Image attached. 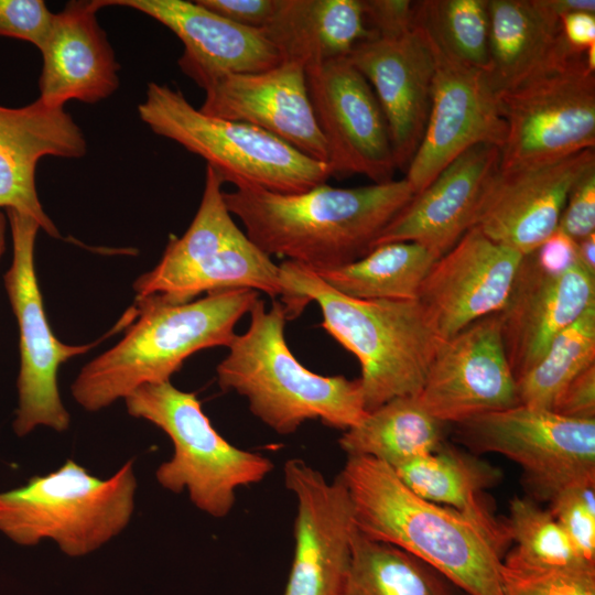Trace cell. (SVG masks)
Listing matches in <instances>:
<instances>
[{
	"label": "cell",
	"mask_w": 595,
	"mask_h": 595,
	"mask_svg": "<svg viewBox=\"0 0 595 595\" xmlns=\"http://www.w3.org/2000/svg\"><path fill=\"white\" fill-rule=\"evenodd\" d=\"M506 122L499 169L556 161L595 147V71L564 40L553 55L497 94Z\"/></svg>",
	"instance_id": "obj_9"
},
{
	"label": "cell",
	"mask_w": 595,
	"mask_h": 595,
	"mask_svg": "<svg viewBox=\"0 0 595 595\" xmlns=\"http://www.w3.org/2000/svg\"><path fill=\"white\" fill-rule=\"evenodd\" d=\"M550 502V512L575 549L595 565V482L569 486Z\"/></svg>",
	"instance_id": "obj_35"
},
{
	"label": "cell",
	"mask_w": 595,
	"mask_h": 595,
	"mask_svg": "<svg viewBox=\"0 0 595 595\" xmlns=\"http://www.w3.org/2000/svg\"><path fill=\"white\" fill-rule=\"evenodd\" d=\"M548 273H561L577 263V242L559 228L532 252Z\"/></svg>",
	"instance_id": "obj_42"
},
{
	"label": "cell",
	"mask_w": 595,
	"mask_h": 595,
	"mask_svg": "<svg viewBox=\"0 0 595 595\" xmlns=\"http://www.w3.org/2000/svg\"><path fill=\"white\" fill-rule=\"evenodd\" d=\"M99 0L71 1L54 13L48 36L40 50L43 66L39 98L53 107L76 99L95 104L119 87V64L96 12Z\"/></svg>",
	"instance_id": "obj_24"
},
{
	"label": "cell",
	"mask_w": 595,
	"mask_h": 595,
	"mask_svg": "<svg viewBox=\"0 0 595 595\" xmlns=\"http://www.w3.org/2000/svg\"><path fill=\"white\" fill-rule=\"evenodd\" d=\"M86 152V138L64 107L40 98L19 108L0 105V208L23 213L47 235L61 238L40 202L36 165L43 156L76 159Z\"/></svg>",
	"instance_id": "obj_23"
},
{
	"label": "cell",
	"mask_w": 595,
	"mask_h": 595,
	"mask_svg": "<svg viewBox=\"0 0 595 595\" xmlns=\"http://www.w3.org/2000/svg\"><path fill=\"white\" fill-rule=\"evenodd\" d=\"M510 540L516 547L502 564L527 571H595L586 562L552 516L529 498L510 501L505 521Z\"/></svg>",
	"instance_id": "obj_32"
},
{
	"label": "cell",
	"mask_w": 595,
	"mask_h": 595,
	"mask_svg": "<svg viewBox=\"0 0 595 595\" xmlns=\"http://www.w3.org/2000/svg\"><path fill=\"white\" fill-rule=\"evenodd\" d=\"M430 40L435 60L432 104L404 177L414 194L467 149L479 143L500 149L506 138L497 93L486 73L458 62Z\"/></svg>",
	"instance_id": "obj_13"
},
{
	"label": "cell",
	"mask_w": 595,
	"mask_h": 595,
	"mask_svg": "<svg viewBox=\"0 0 595 595\" xmlns=\"http://www.w3.org/2000/svg\"><path fill=\"white\" fill-rule=\"evenodd\" d=\"M488 80L498 94L545 63L563 41L561 20L540 0H488Z\"/></svg>",
	"instance_id": "obj_28"
},
{
	"label": "cell",
	"mask_w": 595,
	"mask_h": 595,
	"mask_svg": "<svg viewBox=\"0 0 595 595\" xmlns=\"http://www.w3.org/2000/svg\"><path fill=\"white\" fill-rule=\"evenodd\" d=\"M249 314V328L235 336L216 368L223 391L245 397L251 413L283 435L309 420L346 431L365 418L359 379L314 374L293 356L284 338L282 303L274 301L267 311L258 299Z\"/></svg>",
	"instance_id": "obj_5"
},
{
	"label": "cell",
	"mask_w": 595,
	"mask_h": 595,
	"mask_svg": "<svg viewBox=\"0 0 595 595\" xmlns=\"http://www.w3.org/2000/svg\"><path fill=\"white\" fill-rule=\"evenodd\" d=\"M123 400L130 415L151 422L173 444L172 457L155 472L159 484L175 494L187 490L195 507L214 518L230 512L239 487L261 482L273 469L267 456L225 440L195 393L170 381L141 386Z\"/></svg>",
	"instance_id": "obj_8"
},
{
	"label": "cell",
	"mask_w": 595,
	"mask_h": 595,
	"mask_svg": "<svg viewBox=\"0 0 595 595\" xmlns=\"http://www.w3.org/2000/svg\"><path fill=\"white\" fill-rule=\"evenodd\" d=\"M258 295L251 289H230L183 304L136 301V322L121 340L82 368L71 388L73 398L95 412L141 386L170 381L194 353L228 347Z\"/></svg>",
	"instance_id": "obj_4"
},
{
	"label": "cell",
	"mask_w": 595,
	"mask_h": 595,
	"mask_svg": "<svg viewBox=\"0 0 595 595\" xmlns=\"http://www.w3.org/2000/svg\"><path fill=\"white\" fill-rule=\"evenodd\" d=\"M565 42L574 50L585 52L595 46V13L577 11L561 19Z\"/></svg>",
	"instance_id": "obj_43"
},
{
	"label": "cell",
	"mask_w": 595,
	"mask_h": 595,
	"mask_svg": "<svg viewBox=\"0 0 595 595\" xmlns=\"http://www.w3.org/2000/svg\"><path fill=\"white\" fill-rule=\"evenodd\" d=\"M457 432L473 451L519 464L537 498L550 501L569 486L595 482V420L519 403L461 422Z\"/></svg>",
	"instance_id": "obj_11"
},
{
	"label": "cell",
	"mask_w": 595,
	"mask_h": 595,
	"mask_svg": "<svg viewBox=\"0 0 595 595\" xmlns=\"http://www.w3.org/2000/svg\"><path fill=\"white\" fill-rule=\"evenodd\" d=\"M54 13L43 0H0V36L44 45L53 24Z\"/></svg>",
	"instance_id": "obj_37"
},
{
	"label": "cell",
	"mask_w": 595,
	"mask_h": 595,
	"mask_svg": "<svg viewBox=\"0 0 595 595\" xmlns=\"http://www.w3.org/2000/svg\"><path fill=\"white\" fill-rule=\"evenodd\" d=\"M138 113L154 133L203 158L224 183L236 187L298 194L332 176L328 164L255 126L208 116L166 84L148 85Z\"/></svg>",
	"instance_id": "obj_6"
},
{
	"label": "cell",
	"mask_w": 595,
	"mask_h": 595,
	"mask_svg": "<svg viewBox=\"0 0 595 595\" xmlns=\"http://www.w3.org/2000/svg\"><path fill=\"white\" fill-rule=\"evenodd\" d=\"M523 256L470 227L431 267L418 301L436 335L447 339L469 324L499 313Z\"/></svg>",
	"instance_id": "obj_16"
},
{
	"label": "cell",
	"mask_w": 595,
	"mask_h": 595,
	"mask_svg": "<svg viewBox=\"0 0 595 595\" xmlns=\"http://www.w3.org/2000/svg\"><path fill=\"white\" fill-rule=\"evenodd\" d=\"M558 228L576 242L595 232V165L573 184Z\"/></svg>",
	"instance_id": "obj_38"
},
{
	"label": "cell",
	"mask_w": 595,
	"mask_h": 595,
	"mask_svg": "<svg viewBox=\"0 0 595 595\" xmlns=\"http://www.w3.org/2000/svg\"><path fill=\"white\" fill-rule=\"evenodd\" d=\"M502 595H595V571H527L501 561Z\"/></svg>",
	"instance_id": "obj_36"
},
{
	"label": "cell",
	"mask_w": 595,
	"mask_h": 595,
	"mask_svg": "<svg viewBox=\"0 0 595 595\" xmlns=\"http://www.w3.org/2000/svg\"><path fill=\"white\" fill-rule=\"evenodd\" d=\"M595 364V305L551 343L543 357L517 382L520 404L551 410L563 388Z\"/></svg>",
	"instance_id": "obj_33"
},
{
	"label": "cell",
	"mask_w": 595,
	"mask_h": 595,
	"mask_svg": "<svg viewBox=\"0 0 595 595\" xmlns=\"http://www.w3.org/2000/svg\"><path fill=\"white\" fill-rule=\"evenodd\" d=\"M392 468L414 494L462 513L504 551L510 541L506 523L496 519L483 498V490L500 477L497 469L444 442L435 452Z\"/></svg>",
	"instance_id": "obj_26"
},
{
	"label": "cell",
	"mask_w": 595,
	"mask_h": 595,
	"mask_svg": "<svg viewBox=\"0 0 595 595\" xmlns=\"http://www.w3.org/2000/svg\"><path fill=\"white\" fill-rule=\"evenodd\" d=\"M366 28L377 37L398 36L416 26L418 1L360 0Z\"/></svg>",
	"instance_id": "obj_39"
},
{
	"label": "cell",
	"mask_w": 595,
	"mask_h": 595,
	"mask_svg": "<svg viewBox=\"0 0 595 595\" xmlns=\"http://www.w3.org/2000/svg\"><path fill=\"white\" fill-rule=\"evenodd\" d=\"M500 149L476 144L455 160L382 230L374 248L391 242H415L439 258L472 227L480 196L499 167Z\"/></svg>",
	"instance_id": "obj_22"
},
{
	"label": "cell",
	"mask_w": 595,
	"mask_h": 595,
	"mask_svg": "<svg viewBox=\"0 0 595 595\" xmlns=\"http://www.w3.org/2000/svg\"><path fill=\"white\" fill-rule=\"evenodd\" d=\"M12 236V262L3 277L8 298L19 326V404L13 430L24 436L36 426L57 432L69 428L71 416L63 405L57 383L58 369L94 345H68L53 334L39 288L34 247L40 228L32 217L7 209Z\"/></svg>",
	"instance_id": "obj_10"
},
{
	"label": "cell",
	"mask_w": 595,
	"mask_h": 595,
	"mask_svg": "<svg viewBox=\"0 0 595 595\" xmlns=\"http://www.w3.org/2000/svg\"><path fill=\"white\" fill-rule=\"evenodd\" d=\"M365 76L387 121L398 170L407 171L428 123L435 71L434 53L425 30L416 26L401 35L372 37L347 56Z\"/></svg>",
	"instance_id": "obj_18"
},
{
	"label": "cell",
	"mask_w": 595,
	"mask_h": 595,
	"mask_svg": "<svg viewBox=\"0 0 595 595\" xmlns=\"http://www.w3.org/2000/svg\"><path fill=\"white\" fill-rule=\"evenodd\" d=\"M100 7L138 10L170 29L183 43L181 71L203 88L225 74L257 73L282 62L262 30L238 25L196 1L99 0Z\"/></svg>",
	"instance_id": "obj_21"
},
{
	"label": "cell",
	"mask_w": 595,
	"mask_h": 595,
	"mask_svg": "<svg viewBox=\"0 0 595 595\" xmlns=\"http://www.w3.org/2000/svg\"><path fill=\"white\" fill-rule=\"evenodd\" d=\"M262 31L282 61L305 66L347 57L357 44L376 37L365 25L360 0H282Z\"/></svg>",
	"instance_id": "obj_25"
},
{
	"label": "cell",
	"mask_w": 595,
	"mask_h": 595,
	"mask_svg": "<svg viewBox=\"0 0 595 595\" xmlns=\"http://www.w3.org/2000/svg\"><path fill=\"white\" fill-rule=\"evenodd\" d=\"M447 582L414 555L355 529L343 595H454Z\"/></svg>",
	"instance_id": "obj_31"
},
{
	"label": "cell",
	"mask_w": 595,
	"mask_h": 595,
	"mask_svg": "<svg viewBox=\"0 0 595 595\" xmlns=\"http://www.w3.org/2000/svg\"><path fill=\"white\" fill-rule=\"evenodd\" d=\"M416 397L432 416L456 424L519 404L498 313L440 340Z\"/></svg>",
	"instance_id": "obj_15"
},
{
	"label": "cell",
	"mask_w": 595,
	"mask_h": 595,
	"mask_svg": "<svg viewBox=\"0 0 595 595\" xmlns=\"http://www.w3.org/2000/svg\"><path fill=\"white\" fill-rule=\"evenodd\" d=\"M551 411L566 418L595 420V364L563 388Z\"/></svg>",
	"instance_id": "obj_41"
},
{
	"label": "cell",
	"mask_w": 595,
	"mask_h": 595,
	"mask_svg": "<svg viewBox=\"0 0 595 595\" xmlns=\"http://www.w3.org/2000/svg\"><path fill=\"white\" fill-rule=\"evenodd\" d=\"M223 184L221 176L206 165L204 192L193 221L182 237L169 242L159 263L134 281L136 301L165 300L245 235L226 206Z\"/></svg>",
	"instance_id": "obj_27"
},
{
	"label": "cell",
	"mask_w": 595,
	"mask_h": 595,
	"mask_svg": "<svg viewBox=\"0 0 595 595\" xmlns=\"http://www.w3.org/2000/svg\"><path fill=\"white\" fill-rule=\"evenodd\" d=\"M279 267L290 295L288 316L316 302L323 328L358 359L367 412L394 398L419 396L441 338L418 300L354 299L296 262Z\"/></svg>",
	"instance_id": "obj_3"
},
{
	"label": "cell",
	"mask_w": 595,
	"mask_h": 595,
	"mask_svg": "<svg viewBox=\"0 0 595 595\" xmlns=\"http://www.w3.org/2000/svg\"><path fill=\"white\" fill-rule=\"evenodd\" d=\"M595 165L587 149L537 165L498 167L478 202L472 227L522 256L532 253L559 227L576 180Z\"/></svg>",
	"instance_id": "obj_17"
},
{
	"label": "cell",
	"mask_w": 595,
	"mask_h": 595,
	"mask_svg": "<svg viewBox=\"0 0 595 595\" xmlns=\"http://www.w3.org/2000/svg\"><path fill=\"white\" fill-rule=\"evenodd\" d=\"M445 423L432 416L418 397L394 398L367 412L338 440L348 456H366L396 467L435 452L444 442Z\"/></svg>",
	"instance_id": "obj_29"
},
{
	"label": "cell",
	"mask_w": 595,
	"mask_h": 595,
	"mask_svg": "<svg viewBox=\"0 0 595 595\" xmlns=\"http://www.w3.org/2000/svg\"><path fill=\"white\" fill-rule=\"evenodd\" d=\"M413 196L405 178L347 188L324 183L298 194L253 186L224 192L228 210L242 223L255 246L314 273L337 269L371 251Z\"/></svg>",
	"instance_id": "obj_1"
},
{
	"label": "cell",
	"mask_w": 595,
	"mask_h": 595,
	"mask_svg": "<svg viewBox=\"0 0 595 595\" xmlns=\"http://www.w3.org/2000/svg\"><path fill=\"white\" fill-rule=\"evenodd\" d=\"M136 489L132 459L107 479L68 459L52 473L0 493V531L20 545L51 539L65 554L83 556L127 527Z\"/></svg>",
	"instance_id": "obj_7"
},
{
	"label": "cell",
	"mask_w": 595,
	"mask_h": 595,
	"mask_svg": "<svg viewBox=\"0 0 595 595\" xmlns=\"http://www.w3.org/2000/svg\"><path fill=\"white\" fill-rule=\"evenodd\" d=\"M7 225H8V218L0 210V257H1L2 252L4 251V247H6Z\"/></svg>",
	"instance_id": "obj_45"
},
{
	"label": "cell",
	"mask_w": 595,
	"mask_h": 595,
	"mask_svg": "<svg viewBox=\"0 0 595 595\" xmlns=\"http://www.w3.org/2000/svg\"><path fill=\"white\" fill-rule=\"evenodd\" d=\"M416 23L458 62L488 72V0L418 1Z\"/></svg>",
	"instance_id": "obj_34"
},
{
	"label": "cell",
	"mask_w": 595,
	"mask_h": 595,
	"mask_svg": "<svg viewBox=\"0 0 595 595\" xmlns=\"http://www.w3.org/2000/svg\"><path fill=\"white\" fill-rule=\"evenodd\" d=\"M595 305V275L578 262L548 273L523 256L510 294L498 313L506 355L516 381L545 354L553 339Z\"/></svg>",
	"instance_id": "obj_20"
},
{
	"label": "cell",
	"mask_w": 595,
	"mask_h": 595,
	"mask_svg": "<svg viewBox=\"0 0 595 595\" xmlns=\"http://www.w3.org/2000/svg\"><path fill=\"white\" fill-rule=\"evenodd\" d=\"M577 262L595 275V232L577 241Z\"/></svg>",
	"instance_id": "obj_44"
},
{
	"label": "cell",
	"mask_w": 595,
	"mask_h": 595,
	"mask_svg": "<svg viewBox=\"0 0 595 595\" xmlns=\"http://www.w3.org/2000/svg\"><path fill=\"white\" fill-rule=\"evenodd\" d=\"M282 0H197L206 9L241 26L263 30L277 14Z\"/></svg>",
	"instance_id": "obj_40"
},
{
	"label": "cell",
	"mask_w": 595,
	"mask_h": 595,
	"mask_svg": "<svg viewBox=\"0 0 595 595\" xmlns=\"http://www.w3.org/2000/svg\"><path fill=\"white\" fill-rule=\"evenodd\" d=\"M439 259L415 242L377 246L360 259L316 273L337 292L359 300L418 299L420 286Z\"/></svg>",
	"instance_id": "obj_30"
},
{
	"label": "cell",
	"mask_w": 595,
	"mask_h": 595,
	"mask_svg": "<svg viewBox=\"0 0 595 595\" xmlns=\"http://www.w3.org/2000/svg\"><path fill=\"white\" fill-rule=\"evenodd\" d=\"M305 78L332 176L392 181L397 166L387 121L365 76L343 57L306 65Z\"/></svg>",
	"instance_id": "obj_12"
},
{
	"label": "cell",
	"mask_w": 595,
	"mask_h": 595,
	"mask_svg": "<svg viewBox=\"0 0 595 595\" xmlns=\"http://www.w3.org/2000/svg\"><path fill=\"white\" fill-rule=\"evenodd\" d=\"M284 483L296 500L294 556L283 595H343L356 529L347 487L329 483L301 458L284 464Z\"/></svg>",
	"instance_id": "obj_14"
},
{
	"label": "cell",
	"mask_w": 595,
	"mask_h": 595,
	"mask_svg": "<svg viewBox=\"0 0 595 595\" xmlns=\"http://www.w3.org/2000/svg\"><path fill=\"white\" fill-rule=\"evenodd\" d=\"M339 475L361 534L414 555L469 595H502V550L472 520L421 498L381 461L348 456Z\"/></svg>",
	"instance_id": "obj_2"
},
{
	"label": "cell",
	"mask_w": 595,
	"mask_h": 595,
	"mask_svg": "<svg viewBox=\"0 0 595 595\" xmlns=\"http://www.w3.org/2000/svg\"><path fill=\"white\" fill-rule=\"evenodd\" d=\"M199 110L208 116L255 126L304 155L328 164L306 87L305 65L284 60L257 73H232L203 86Z\"/></svg>",
	"instance_id": "obj_19"
}]
</instances>
